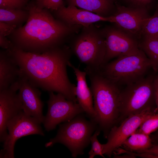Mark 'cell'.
Here are the masks:
<instances>
[{
	"label": "cell",
	"mask_w": 158,
	"mask_h": 158,
	"mask_svg": "<svg viewBox=\"0 0 158 158\" xmlns=\"http://www.w3.org/2000/svg\"><path fill=\"white\" fill-rule=\"evenodd\" d=\"M7 50L23 74L35 86L61 94L67 99L78 102L76 86L70 81L67 72L72 54L68 45L42 53L26 52L14 47Z\"/></svg>",
	"instance_id": "6da1fadb"
},
{
	"label": "cell",
	"mask_w": 158,
	"mask_h": 158,
	"mask_svg": "<svg viewBox=\"0 0 158 158\" xmlns=\"http://www.w3.org/2000/svg\"><path fill=\"white\" fill-rule=\"evenodd\" d=\"M25 9L29 12L27 21L7 37L14 47L25 51L42 53L66 44L83 27L66 24L50 10L37 6L35 0Z\"/></svg>",
	"instance_id": "7a4b0ae2"
},
{
	"label": "cell",
	"mask_w": 158,
	"mask_h": 158,
	"mask_svg": "<svg viewBox=\"0 0 158 158\" xmlns=\"http://www.w3.org/2000/svg\"><path fill=\"white\" fill-rule=\"evenodd\" d=\"M90 82V88L96 113L93 120L106 138L111 129L120 122L119 86L103 76L99 70L84 69Z\"/></svg>",
	"instance_id": "3957f363"
},
{
	"label": "cell",
	"mask_w": 158,
	"mask_h": 158,
	"mask_svg": "<svg viewBox=\"0 0 158 158\" xmlns=\"http://www.w3.org/2000/svg\"><path fill=\"white\" fill-rule=\"evenodd\" d=\"M69 42L72 54L85 67L99 70L103 66L106 53L105 38L102 29L95 23L83 27Z\"/></svg>",
	"instance_id": "277c9868"
},
{
	"label": "cell",
	"mask_w": 158,
	"mask_h": 158,
	"mask_svg": "<svg viewBox=\"0 0 158 158\" xmlns=\"http://www.w3.org/2000/svg\"><path fill=\"white\" fill-rule=\"evenodd\" d=\"M151 67L150 60L140 49L136 53L118 57L105 64L99 71L103 76L119 86L127 85L144 78Z\"/></svg>",
	"instance_id": "5b68a950"
},
{
	"label": "cell",
	"mask_w": 158,
	"mask_h": 158,
	"mask_svg": "<svg viewBox=\"0 0 158 158\" xmlns=\"http://www.w3.org/2000/svg\"><path fill=\"white\" fill-rule=\"evenodd\" d=\"M81 114L60 125L56 136L45 144V147L60 143L69 150L73 157L83 154L84 149L90 143V138L98 127L94 121L87 119Z\"/></svg>",
	"instance_id": "8992f818"
},
{
	"label": "cell",
	"mask_w": 158,
	"mask_h": 158,
	"mask_svg": "<svg viewBox=\"0 0 158 158\" xmlns=\"http://www.w3.org/2000/svg\"><path fill=\"white\" fill-rule=\"evenodd\" d=\"M154 80L150 77H145L126 85L121 91L120 121L129 116L152 108V102L155 100Z\"/></svg>",
	"instance_id": "52a82bcc"
},
{
	"label": "cell",
	"mask_w": 158,
	"mask_h": 158,
	"mask_svg": "<svg viewBox=\"0 0 158 158\" xmlns=\"http://www.w3.org/2000/svg\"><path fill=\"white\" fill-rule=\"evenodd\" d=\"M41 124L23 110L11 120L7 124L8 135L3 142L0 158H14L15 145L17 140L21 138L35 134L44 136Z\"/></svg>",
	"instance_id": "ba28073f"
},
{
	"label": "cell",
	"mask_w": 158,
	"mask_h": 158,
	"mask_svg": "<svg viewBox=\"0 0 158 158\" xmlns=\"http://www.w3.org/2000/svg\"><path fill=\"white\" fill-rule=\"evenodd\" d=\"M49 95L47 102V112L42 123L47 131L54 129L60 123L69 121L84 113L78 102L67 99L61 94H55L54 92H49Z\"/></svg>",
	"instance_id": "9c48e42d"
},
{
	"label": "cell",
	"mask_w": 158,
	"mask_h": 158,
	"mask_svg": "<svg viewBox=\"0 0 158 158\" xmlns=\"http://www.w3.org/2000/svg\"><path fill=\"white\" fill-rule=\"evenodd\" d=\"M102 30L106 44L104 65L114 57L133 54L140 50L135 38L115 26H107Z\"/></svg>",
	"instance_id": "30bf717a"
},
{
	"label": "cell",
	"mask_w": 158,
	"mask_h": 158,
	"mask_svg": "<svg viewBox=\"0 0 158 158\" xmlns=\"http://www.w3.org/2000/svg\"><path fill=\"white\" fill-rule=\"evenodd\" d=\"M152 108L132 115L124 119L118 126L113 127L106 138L107 142L103 144V153L111 157L114 152L121 147L123 142L135 132L142 122L149 115L154 113Z\"/></svg>",
	"instance_id": "8fae6325"
},
{
	"label": "cell",
	"mask_w": 158,
	"mask_h": 158,
	"mask_svg": "<svg viewBox=\"0 0 158 158\" xmlns=\"http://www.w3.org/2000/svg\"><path fill=\"white\" fill-rule=\"evenodd\" d=\"M111 23L135 38L142 34V26L149 17L146 8L127 7L116 3V8L110 16Z\"/></svg>",
	"instance_id": "7c38bea8"
},
{
	"label": "cell",
	"mask_w": 158,
	"mask_h": 158,
	"mask_svg": "<svg viewBox=\"0 0 158 158\" xmlns=\"http://www.w3.org/2000/svg\"><path fill=\"white\" fill-rule=\"evenodd\" d=\"M18 79L8 88L0 91V141L4 142L8 132V122L23 111L22 105L17 91Z\"/></svg>",
	"instance_id": "4fadbf2b"
},
{
	"label": "cell",
	"mask_w": 158,
	"mask_h": 158,
	"mask_svg": "<svg viewBox=\"0 0 158 158\" xmlns=\"http://www.w3.org/2000/svg\"><path fill=\"white\" fill-rule=\"evenodd\" d=\"M18 80V94L22 103L23 111L40 123H42L44 116L42 112L44 103L41 99V92L21 71Z\"/></svg>",
	"instance_id": "5bb4252c"
},
{
	"label": "cell",
	"mask_w": 158,
	"mask_h": 158,
	"mask_svg": "<svg viewBox=\"0 0 158 158\" xmlns=\"http://www.w3.org/2000/svg\"><path fill=\"white\" fill-rule=\"evenodd\" d=\"M51 11L55 18L69 25H80L87 27L99 21L111 22L110 16H101L74 6H64L57 10Z\"/></svg>",
	"instance_id": "9a60e30c"
},
{
	"label": "cell",
	"mask_w": 158,
	"mask_h": 158,
	"mask_svg": "<svg viewBox=\"0 0 158 158\" xmlns=\"http://www.w3.org/2000/svg\"><path fill=\"white\" fill-rule=\"evenodd\" d=\"M68 66L73 70L77 81L76 87L75 95L78 103L80 105L90 119L93 120L96 116L93 104V96L92 91L87 85L85 71H80L75 67L70 61Z\"/></svg>",
	"instance_id": "2e32d148"
},
{
	"label": "cell",
	"mask_w": 158,
	"mask_h": 158,
	"mask_svg": "<svg viewBox=\"0 0 158 158\" xmlns=\"http://www.w3.org/2000/svg\"><path fill=\"white\" fill-rule=\"evenodd\" d=\"M21 71L7 50L0 51V91L9 87L18 79Z\"/></svg>",
	"instance_id": "e0dca14e"
},
{
	"label": "cell",
	"mask_w": 158,
	"mask_h": 158,
	"mask_svg": "<svg viewBox=\"0 0 158 158\" xmlns=\"http://www.w3.org/2000/svg\"><path fill=\"white\" fill-rule=\"evenodd\" d=\"M68 6L79 7L107 17L112 15L116 8L115 0H66Z\"/></svg>",
	"instance_id": "ac0fdd59"
},
{
	"label": "cell",
	"mask_w": 158,
	"mask_h": 158,
	"mask_svg": "<svg viewBox=\"0 0 158 158\" xmlns=\"http://www.w3.org/2000/svg\"><path fill=\"white\" fill-rule=\"evenodd\" d=\"M153 145L150 135L135 132L123 142L121 147L127 151L138 153L151 148Z\"/></svg>",
	"instance_id": "d6986e66"
},
{
	"label": "cell",
	"mask_w": 158,
	"mask_h": 158,
	"mask_svg": "<svg viewBox=\"0 0 158 158\" xmlns=\"http://www.w3.org/2000/svg\"><path fill=\"white\" fill-rule=\"evenodd\" d=\"M29 16L28 10L25 9H7L0 8V21L15 26L21 27L28 20Z\"/></svg>",
	"instance_id": "ffe728a7"
},
{
	"label": "cell",
	"mask_w": 158,
	"mask_h": 158,
	"mask_svg": "<svg viewBox=\"0 0 158 158\" xmlns=\"http://www.w3.org/2000/svg\"><path fill=\"white\" fill-rule=\"evenodd\" d=\"M139 46L150 60L152 67L158 70V39L144 37Z\"/></svg>",
	"instance_id": "44dd1931"
},
{
	"label": "cell",
	"mask_w": 158,
	"mask_h": 158,
	"mask_svg": "<svg viewBox=\"0 0 158 158\" xmlns=\"http://www.w3.org/2000/svg\"><path fill=\"white\" fill-rule=\"evenodd\" d=\"M142 34L144 37L158 39V12L151 17H148L142 26Z\"/></svg>",
	"instance_id": "7402d4cb"
},
{
	"label": "cell",
	"mask_w": 158,
	"mask_h": 158,
	"mask_svg": "<svg viewBox=\"0 0 158 158\" xmlns=\"http://www.w3.org/2000/svg\"><path fill=\"white\" fill-rule=\"evenodd\" d=\"M158 130V113L149 115L141 123L135 132L150 135Z\"/></svg>",
	"instance_id": "603a6c76"
},
{
	"label": "cell",
	"mask_w": 158,
	"mask_h": 158,
	"mask_svg": "<svg viewBox=\"0 0 158 158\" xmlns=\"http://www.w3.org/2000/svg\"><path fill=\"white\" fill-rule=\"evenodd\" d=\"M100 131L99 129H97L90 138L91 148L88 153L89 158H93L96 155L105 157L103 153V144H101L99 142L97 139V136L100 134Z\"/></svg>",
	"instance_id": "cb8c5ba5"
},
{
	"label": "cell",
	"mask_w": 158,
	"mask_h": 158,
	"mask_svg": "<svg viewBox=\"0 0 158 158\" xmlns=\"http://www.w3.org/2000/svg\"><path fill=\"white\" fill-rule=\"evenodd\" d=\"M30 0H0V8L25 9Z\"/></svg>",
	"instance_id": "d4e9b609"
},
{
	"label": "cell",
	"mask_w": 158,
	"mask_h": 158,
	"mask_svg": "<svg viewBox=\"0 0 158 158\" xmlns=\"http://www.w3.org/2000/svg\"><path fill=\"white\" fill-rule=\"evenodd\" d=\"M36 5L40 8H46L51 11L57 10L64 6L63 0H35Z\"/></svg>",
	"instance_id": "484cf974"
},
{
	"label": "cell",
	"mask_w": 158,
	"mask_h": 158,
	"mask_svg": "<svg viewBox=\"0 0 158 158\" xmlns=\"http://www.w3.org/2000/svg\"><path fill=\"white\" fill-rule=\"evenodd\" d=\"M16 28L13 26L0 21V35L7 37L10 35Z\"/></svg>",
	"instance_id": "4316f807"
},
{
	"label": "cell",
	"mask_w": 158,
	"mask_h": 158,
	"mask_svg": "<svg viewBox=\"0 0 158 158\" xmlns=\"http://www.w3.org/2000/svg\"><path fill=\"white\" fill-rule=\"evenodd\" d=\"M0 47L3 49L11 48L13 45L7 37L0 35Z\"/></svg>",
	"instance_id": "83f0119b"
},
{
	"label": "cell",
	"mask_w": 158,
	"mask_h": 158,
	"mask_svg": "<svg viewBox=\"0 0 158 158\" xmlns=\"http://www.w3.org/2000/svg\"><path fill=\"white\" fill-rule=\"evenodd\" d=\"M153 87L155 102L156 107L154 109L155 113H158V76L154 80Z\"/></svg>",
	"instance_id": "f1b7e54d"
},
{
	"label": "cell",
	"mask_w": 158,
	"mask_h": 158,
	"mask_svg": "<svg viewBox=\"0 0 158 158\" xmlns=\"http://www.w3.org/2000/svg\"><path fill=\"white\" fill-rule=\"evenodd\" d=\"M135 6V7L146 8L153 0H127Z\"/></svg>",
	"instance_id": "f546056e"
},
{
	"label": "cell",
	"mask_w": 158,
	"mask_h": 158,
	"mask_svg": "<svg viewBox=\"0 0 158 158\" xmlns=\"http://www.w3.org/2000/svg\"><path fill=\"white\" fill-rule=\"evenodd\" d=\"M139 153H148L155 155L158 157V145H153L152 146L151 148L142 151Z\"/></svg>",
	"instance_id": "4dcf8cb0"
},
{
	"label": "cell",
	"mask_w": 158,
	"mask_h": 158,
	"mask_svg": "<svg viewBox=\"0 0 158 158\" xmlns=\"http://www.w3.org/2000/svg\"><path fill=\"white\" fill-rule=\"evenodd\" d=\"M152 136L150 135L152 139L153 145H158V130Z\"/></svg>",
	"instance_id": "1f68e13d"
}]
</instances>
